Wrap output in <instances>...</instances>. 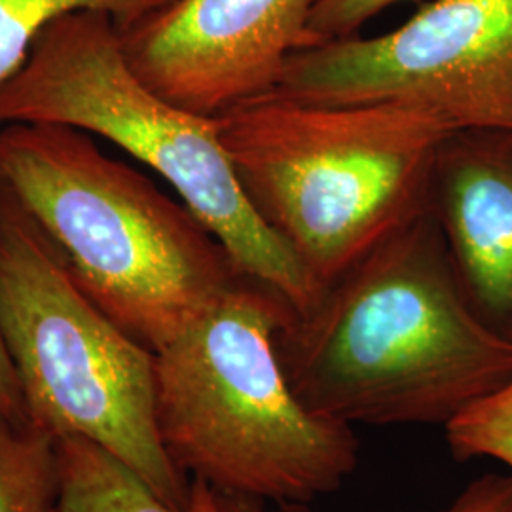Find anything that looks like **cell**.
Here are the masks:
<instances>
[{
    "instance_id": "14",
    "label": "cell",
    "mask_w": 512,
    "mask_h": 512,
    "mask_svg": "<svg viewBox=\"0 0 512 512\" xmlns=\"http://www.w3.org/2000/svg\"><path fill=\"white\" fill-rule=\"evenodd\" d=\"M397 2L403 0H313L304 48L357 37L365 23Z\"/></svg>"
},
{
    "instance_id": "4",
    "label": "cell",
    "mask_w": 512,
    "mask_h": 512,
    "mask_svg": "<svg viewBox=\"0 0 512 512\" xmlns=\"http://www.w3.org/2000/svg\"><path fill=\"white\" fill-rule=\"evenodd\" d=\"M293 313L241 277L156 361V420L169 458L222 494L306 505L336 492L359 463L348 425L296 399L275 336Z\"/></svg>"
},
{
    "instance_id": "8",
    "label": "cell",
    "mask_w": 512,
    "mask_h": 512,
    "mask_svg": "<svg viewBox=\"0 0 512 512\" xmlns=\"http://www.w3.org/2000/svg\"><path fill=\"white\" fill-rule=\"evenodd\" d=\"M313 0H171L120 27L129 67L150 90L200 116L274 92L306 46Z\"/></svg>"
},
{
    "instance_id": "1",
    "label": "cell",
    "mask_w": 512,
    "mask_h": 512,
    "mask_svg": "<svg viewBox=\"0 0 512 512\" xmlns=\"http://www.w3.org/2000/svg\"><path fill=\"white\" fill-rule=\"evenodd\" d=\"M275 349L296 399L348 427H444L512 382V340L471 308L429 211L291 313Z\"/></svg>"
},
{
    "instance_id": "7",
    "label": "cell",
    "mask_w": 512,
    "mask_h": 512,
    "mask_svg": "<svg viewBox=\"0 0 512 512\" xmlns=\"http://www.w3.org/2000/svg\"><path fill=\"white\" fill-rule=\"evenodd\" d=\"M274 92L397 103L452 129H512V0H433L391 33L296 50Z\"/></svg>"
},
{
    "instance_id": "15",
    "label": "cell",
    "mask_w": 512,
    "mask_h": 512,
    "mask_svg": "<svg viewBox=\"0 0 512 512\" xmlns=\"http://www.w3.org/2000/svg\"><path fill=\"white\" fill-rule=\"evenodd\" d=\"M512 476L484 475L473 480L458 499L440 512H511ZM279 512L302 511V505H283Z\"/></svg>"
},
{
    "instance_id": "9",
    "label": "cell",
    "mask_w": 512,
    "mask_h": 512,
    "mask_svg": "<svg viewBox=\"0 0 512 512\" xmlns=\"http://www.w3.org/2000/svg\"><path fill=\"white\" fill-rule=\"evenodd\" d=\"M429 213L471 308L512 340V129H456L440 141Z\"/></svg>"
},
{
    "instance_id": "17",
    "label": "cell",
    "mask_w": 512,
    "mask_h": 512,
    "mask_svg": "<svg viewBox=\"0 0 512 512\" xmlns=\"http://www.w3.org/2000/svg\"><path fill=\"white\" fill-rule=\"evenodd\" d=\"M219 494L220 512H266L262 509L260 501L249 499V497H241V495Z\"/></svg>"
},
{
    "instance_id": "11",
    "label": "cell",
    "mask_w": 512,
    "mask_h": 512,
    "mask_svg": "<svg viewBox=\"0 0 512 512\" xmlns=\"http://www.w3.org/2000/svg\"><path fill=\"white\" fill-rule=\"evenodd\" d=\"M55 439L31 421L0 416V512H55Z\"/></svg>"
},
{
    "instance_id": "2",
    "label": "cell",
    "mask_w": 512,
    "mask_h": 512,
    "mask_svg": "<svg viewBox=\"0 0 512 512\" xmlns=\"http://www.w3.org/2000/svg\"><path fill=\"white\" fill-rule=\"evenodd\" d=\"M0 188L93 304L154 353L241 279L183 202L80 129L0 126Z\"/></svg>"
},
{
    "instance_id": "5",
    "label": "cell",
    "mask_w": 512,
    "mask_h": 512,
    "mask_svg": "<svg viewBox=\"0 0 512 512\" xmlns=\"http://www.w3.org/2000/svg\"><path fill=\"white\" fill-rule=\"evenodd\" d=\"M52 124L99 135L164 177L219 239L236 272L270 287L293 313L321 289L258 217L222 147L217 118L169 103L133 73L109 12L55 18L0 86V126Z\"/></svg>"
},
{
    "instance_id": "18",
    "label": "cell",
    "mask_w": 512,
    "mask_h": 512,
    "mask_svg": "<svg viewBox=\"0 0 512 512\" xmlns=\"http://www.w3.org/2000/svg\"><path fill=\"white\" fill-rule=\"evenodd\" d=\"M512 512V511H511Z\"/></svg>"
},
{
    "instance_id": "6",
    "label": "cell",
    "mask_w": 512,
    "mask_h": 512,
    "mask_svg": "<svg viewBox=\"0 0 512 512\" xmlns=\"http://www.w3.org/2000/svg\"><path fill=\"white\" fill-rule=\"evenodd\" d=\"M0 332L25 412L54 439L80 437L183 509L188 475L156 420L154 351L84 293L50 239L0 188Z\"/></svg>"
},
{
    "instance_id": "13",
    "label": "cell",
    "mask_w": 512,
    "mask_h": 512,
    "mask_svg": "<svg viewBox=\"0 0 512 512\" xmlns=\"http://www.w3.org/2000/svg\"><path fill=\"white\" fill-rule=\"evenodd\" d=\"M444 431L459 461L490 458L512 469V382L465 408Z\"/></svg>"
},
{
    "instance_id": "12",
    "label": "cell",
    "mask_w": 512,
    "mask_h": 512,
    "mask_svg": "<svg viewBox=\"0 0 512 512\" xmlns=\"http://www.w3.org/2000/svg\"><path fill=\"white\" fill-rule=\"evenodd\" d=\"M171 0H0V86L18 73L42 29L55 18L80 12H109L120 27Z\"/></svg>"
},
{
    "instance_id": "16",
    "label": "cell",
    "mask_w": 512,
    "mask_h": 512,
    "mask_svg": "<svg viewBox=\"0 0 512 512\" xmlns=\"http://www.w3.org/2000/svg\"><path fill=\"white\" fill-rule=\"evenodd\" d=\"M0 416L10 420L29 421L23 395L19 389L18 376L4 346L2 332H0Z\"/></svg>"
},
{
    "instance_id": "10",
    "label": "cell",
    "mask_w": 512,
    "mask_h": 512,
    "mask_svg": "<svg viewBox=\"0 0 512 512\" xmlns=\"http://www.w3.org/2000/svg\"><path fill=\"white\" fill-rule=\"evenodd\" d=\"M59 490L55 512H220L219 494L202 478L190 482L188 503H164L126 463L80 437L55 439Z\"/></svg>"
},
{
    "instance_id": "3",
    "label": "cell",
    "mask_w": 512,
    "mask_h": 512,
    "mask_svg": "<svg viewBox=\"0 0 512 512\" xmlns=\"http://www.w3.org/2000/svg\"><path fill=\"white\" fill-rule=\"evenodd\" d=\"M215 118L245 196L321 291L429 211L437 148L456 131L397 103L317 105L277 92Z\"/></svg>"
}]
</instances>
